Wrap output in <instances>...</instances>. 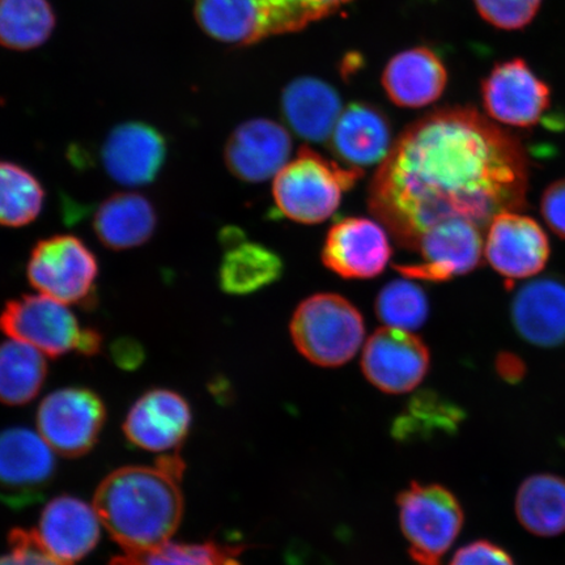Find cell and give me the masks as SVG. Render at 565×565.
Returning a JSON list of instances; mask_svg holds the SVG:
<instances>
[{"label":"cell","instance_id":"1","mask_svg":"<svg viewBox=\"0 0 565 565\" xmlns=\"http://www.w3.org/2000/svg\"><path fill=\"white\" fill-rule=\"evenodd\" d=\"M529 164L510 131L469 106L430 113L402 132L374 175L370 207L402 246L449 218L479 228L526 206Z\"/></svg>","mask_w":565,"mask_h":565},{"label":"cell","instance_id":"2","mask_svg":"<svg viewBox=\"0 0 565 565\" xmlns=\"http://www.w3.org/2000/svg\"><path fill=\"white\" fill-rule=\"evenodd\" d=\"M183 462L161 458L153 468L129 466L106 477L95 494V511L124 553L164 545L183 513Z\"/></svg>","mask_w":565,"mask_h":565},{"label":"cell","instance_id":"3","mask_svg":"<svg viewBox=\"0 0 565 565\" xmlns=\"http://www.w3.org/2000/svg\"><path fill=\"white\" fill-rule=\"evenodd\" d=\"M362 169L343 167L322 154L301 148L275 175L273 194L282 215L294 222L327 221L341 204L343 193L362 179Z\"/></svg>","mask_w":565,"mask_h":565},{"label":"cell","instance_id":"4","mask_svg":"<svg viewBox=\"0 0 565 565\" xmlns=\"http://www.w3.org/2000/svg\"><path fill=\"white\" fill-rule=\"evenodd\" d=\"M296 349L320 366H341L356 355L365 335L362 313L335 294L303 300L291 321Z\"/></svg>","mask_w":565,"mask_h":565},{"label":"cell","instance_id":"5","mask_svg":"<svg viewBox=\"0 0 565 565\" xmlns=\"http://www.w3.org/2000/svg\"><path fill=\"white\" fill-rule=\"evenodd\" d=\"M98 273L96 254L74 235L40 239L26 264V278L35 291L86 309L97 302Z\"/></svg>","mask_w":565,"mask_h":565},{"label":"cell","instance_id":"6","mask_svg":"<svg viewBox=\"0 0 565 565\" xmlns=\"http://www.w3.org/2000/svg\"><path fill=\"white\" fill-rule=\"evenodd\" d=\"M402 532L419 565H441L463 525V511L443 486L413 483L398 497Z\"/></svg>","mask_w":565,"mask_h":565},{"label":"cell","instance_id":"7","mask_svg":"<svg viewBox=\"0 0 565 565\" xmlns=\"http://www.w3.org/2000/svg\"><path fill=\"white\" fill-rule=\"evenodd\" d=\"M0 331L51 358L81 352L86 333L66 303L41 294L21 295L7 302L0 312Z\"/></svg>","mask_w":565,"mask_h":565},{"label":"cell","instance_id":"8","mask_svg":"<svg viewBox=\"0 0 565 565\" xmlns=\"http://www.w3.org/2000/svg\"><path fill=\"white\" fill-rule=\"evenodd\" d=\"M482 102L494 122L532 129L542 122L551 105V89L526 61L498 63L482 83Z\"/></svg>","mask_w":565,"mask_h":565},{"label":"cell","instance_id":"9","mask_svg":"<svg viewBox=\"0 0 565 565\" xmlns=\"http://www.w3.org/2000/svg\"><path fill=\"white\" fill-rule=\"evenodd\" d=\"M104 422L103 402L87 388L55 392L42 402L38 413L42 439L66 457H79L94 448Z\"/></svg>","mask_w":565,"mask_h":565},{"label":"cell","instance_id":"10","mask_svg":"<svg viewBox=\"0 0 565 565\" xmlns=\"http://www.w3.org/2000/svg\"><path fill=\"white\" fill-rule=\"evenodd\" d=\"M487 260L508 285L535 277L546 267L551 247L546 232L520 211H504L489 224Z\"/></svg>","mask_w":565,"mask_h":565},{"label":"cell","instance_id":"11","mask_svg":"<svg viewBox=\"0 0 565 565\" xmlns=\"http://www.w3.org/2000/svg\"><path fill=\"white\" fill-rule=\"evenodd\" d=\"M480 230L465 218L436 224L424 233L415 247L422 263L397 266V270L406 278L429 281H447L475 271L484 253Z\"/></svg>","mask_w":565,"mask_h":565},{"label":"cell","instance_id":"12","mask_svg":"<svg viewBox=\"0 0 565 565\" xmlns=\"http://www.w3.org/2000/svg\"><path fill=\"white\" fill-rule=\"evenodd\" d=\"M429 351L412 331L383 328L366 341L362 358L365 377L380 391L404 394L418 386L429 369Z\"/></svg>","mask_w":565,"mask_h":565},{"label":"cell","instance_id":"13","mask_svg":"<svg viewBox=\"0 0 565 565\" xmlns=\"http://www.w3.org/2000/svg\"><path fill=\"white\" fill-rule=\"evenodd\" d=\"M168 157V143L151 125L132 121L109 132L102 150L106 173L119 185L139 188L157 181Z\"/></svg>","mask_w":565,"mask_h":565},{"label":"cell","instance_id":"14","mask_svg":"<svg viewBox=\"0 0 565 565\" xmlns=\"http://www.w3.org/2000/svg\"><path fill=\"white\" fill-rule=\"evenodd\" d=\"M392 257L391 242L377 222L349 217L328 233L323 265L345 279H370L385 270Z\"/></svg>","mask_w":565,"mask_h":565},{"label":"cell","instance_id":"15","mask_svg":"<svg viewBox=\"0 0 565 565\" xmlns=\"http://www.w3.org/2000/svg\"><path fill=\"white\" fill-rule=\"evenodd\" d=\"M292 139L286 127L267 118L239 125L224 148L230 172L245 182L275 179L289 162Z\"/></svg>","mask_w":565,"mask_h":565},{"label":"cell","instance_id":"16","mask_svg":"<svg viewBox=\"0 0 565 565\" xmlns=\"http://www.w3.org/2000/svg\"><path fill=\"white\" fill-rule=\"evenodd\" d=\"M513 328L530 344L553 349L565 343V278L559 275L530 280L514 294Z\"/></svg>","mask_w":565,"mask_h":565},{"label":"cell","instance_id":"17","mask_svg":"<svg viewBox=\"0 0 565 565\" xmlns=\"http://www.w3.org/2000/svg\"><path fill=\"white\" fill-rule=\"evenodd\" d=\"M393 145L392 127L384 113L362 103L342 111L330 137L335 157L356 169L383 164Z\"/></svg>","mask_w":565,"mask_h":565},{"label":"cell","instance_id":"18","mask_svg":"<svg viewBox=\"0 0 565 565\" xmlns=\"http://www.w3.org/2000/svg\"><path fill=\"white\" fill-rule=\"evenodd\" d=\"M192 414L181 395L169 391H152L130 409L125 423L127 439L137 447L164 451L179 447L185 439Z\"/></svg>","mask_w":565,"mask_h":565},{"label":"cell","instance_id":"19","mask_svg":"<svg viewBox=\"0 0 565 565\" xmlns=\"http://www.w3.org/2000/svg\"><path fill=\"white\" fill-rule=\"evenodd\" d=\"M448 71L433 49L418 46L394 55L383 73V87L401 108L418 109L439 100Z\"/></svg>","mask_w":565,"mask_h":565},{"label":"cell","instance_id":"20","mask_svg":"<svg viewBox=\"0 0 565 565\" xmlns=\"http://www.w3.org/2000/svg\"><path fill=\"white\" fill-rule=\"evenodd\" d=\"M100 522L96 511L83 501L61 497L46 505L34 533L49 553L63 562L74 563L97 545Z\"/></svg>","mask_w":565,"mask_h":565},{"label":"cell","instance_id":"21","mask_svg":"<svg viewBox=\"0 0 565 565\" xmlns=\"http://www.w3.org/2000/svg\"><path fill=\"white\" fill-rule=\"evenodd\" d=\"M281 111L296 136L309 141L330 139L342 102L338 92L316 77H299L282 90Z\"/></svg>","mask_w":565,"mask_h":565},{"label":"cell","instance_id":"22","mask_svg":"<svg viewBox=\"0 0 565 565\" xmlns=\"http://www.w3.org/2000/svg\"><path fill=\"white\" fill-rule=\"evenodd\" d=\"M157 228V209L139 193H117L106 198L94 217L98 242L115 252L136 249L147 244Z\"/></svg>","mask_w":565,"mask_h":565},{"label":"cell","instance_id":"23","mask_svg":"<svg viewBox=\"0 0 565 565\" xmlns=\"http://www.w3.org/2000/svg\"><path fill=\"white\" fill-rule=\"evenodd\" d=\"M55 459L51 445L28 429L0 434V486L12 492L33 493L52 479Z\"/></svg>","mask_w":565,"mask_h":565},{"label":"cell","instance_id":"24","mask_svg":"<svg viewBox=\"0 0 565 565\" xmlns=\"http://www.w3.org/2000/svg\"><path fill=\"white\" fill-rule=\"evenodd\" d=\"M201 30L223 44L249 46L268 38L263 0H194Z\"/></svg>","mask_w":565,"mask_h":565},{"label":"cell","instance_id":"25","mask_svg":"<svg viewBox=\"0 0 565 565\" xmlns=\"http://www.w3.org/2000/svg\"><path fill=\"white\" fill-rule=\"evenodd\" d=\"M514 510L529 533L546 539L565 533V479L554 475L526 478L515 494Z\"/></svg>","mask_w":565,"mask_h":565},{"label":"cell","instance_id":"26","mask_svg":"<svg viewBox=\"0 0 565 565\" xmlns=\"http://www.w3.org/2000/svg\"><path fill=\"white\" fill-rule=\"evenodd\" d=\"M282 274V260L268 247L242 242L228 247L218 270L222 291L228 295H250L277 281Z\"/></svg>","mask_w":565,"mask_h":565},{"label":"cell","instance_id":"27","mask_svg":"<svg viewBox=\"0 0 565 565\" xmlns=\"http://www.w3.org/2000/svg\"><path fill=\"white\" fill-rule=\"evenodd\" d=\"M56 18L49 0H0V45L28 52L52 38Z\"/></svg>","mask_w":565,"mask_h":565},{"label":"cell","instance_id":"28","mask_svg":"<svg viewBox=\"0 0 565 565\" xmlns=\"http://www.w3.org/2000/svg\"><path fill=\"white\" fill-rule=\"evenodd\" d=\"M45 377L44 353L17 339L0 344V402L10 406L28 404L39 394Z\"/></svg>","mask_w":565,"mask_h":565},{"label":"cell","instance_id":"29","mask_svg":"<svg viewBox=\"0 0 565 565\" xmlns=\"http://www.w3.org/2000/svg\"><path fill=\"white\" fill-rule=\"evenodd\" d=\"M46 193L41 181L26 168L0 161V225L21 228L44 210Z\"/></svg>","mask_w":565,"mask_h":565},{"label":"cell","instance_id":"30","mask_svg":"<svg viewBox=\"0 0 565 565\" xmlns=\"http://www.w3.org/2000/svg\"><path fill=\"white\" fill-rule=\"evenodd\" d=\"M242 548L218 545L215 542L202 545H175L164 543L157 548L132 551L116 556L110 565H239L236 559Z\"/></svg>","mask_w":565,"mask_h":565},{"label":"cell","instance_id":"31","mask_svg":"<svg viewBox=\"0 0 565 565\" xmlns=\"http://www.w3.org/2000/svg\"><path fill=\"white\" fill-rule=\"evenodd\" d=\"M428 312L426 292L409 278L388 282L377 296L376 313L387 328L414 331L427 321Z\"/></svg>","mask_w":565,"mask_h":565},{"label":"cell","instance_id":"32","mask_svg":"<svg viewBox=\"0 0 565 565\" xmlns=\"http://www.w3.org/2000/svg\"><path fill=\"white\" fill-rule=\"evenodd\" d=\"M352 0H263L268 38L300 32L303 28L327 19Z\"/></svg>","mask_w":565,"mask_h":565},{"label":"cell","instance_id":"33","mask_svg":"<svg viewBox=\"0 0 565 565\" xmlns=\"http://www.w3.org/2000/svg\"><path fill=\"white\" fill-rule=\"evenodd\" d=\"M479 15L503 31H520L536 17L542 0H475Z\"/></svg>","mask_w":565,"mask_h":565},{"label":"cell","instance_id":"34","mask_svg":"<svg viewBox=\"0 0 565 565\" xmlns=\"http://www.w3.org/2000/svg\"><path fill=\"white\" fill-rule=\"evenodd\" d=\"M10 547L9 554L0 556V565H73L49 553L34 530H13L10 535Z\"/></svg>","mask_w":565,"mask_h":565},{"label":"cell","instance_id":"35","mask_svg":"<svg viewBox=\"0 0 565 565\" xmlns=\"http://www.w3.org/2000/svg\"><path fill=\"white\" fill-rule=\"evenodd\" d=\"M450 565H515L504 548L489 541H477L459 548Z\"/></svg>","mask_w":565,"mask_h":565},{"label":"cell","instance_id":"36","mask_svg":"<svg viewBox=\"0 0 565 565\" xmlns=\"http://www.w3.org/2000/svg\"><path fill=\"white\" fill-rule=\"evenodd\" d=\"M541 212L550 230L565 239V179L547 186L542 195Z\"/></svg>","mask_w":565,"mask_h":565},{"label":"cell","instance_id":"37","mask_svg":"<svg viewBox=\"0 0 565 565\" xmlns=\"http://www.w3.org/2000/svg\"><path fill=\"white\" fill-rule=\"evenodd\" d=\"M498 371L505 380L518 381L524 374V364L513 355H501L498 360Z\"/></svg>","mask_w":565,"mask_h":565},{"label":"cell","instance_id":"38","mask_svg":"<svg viewBox=\"0 0 565 565\" xmlns=\"http://www.w3.org/2000/svg\"><path fill=\"white\" fill-rule=\"evenodd\" d=\"M115 356L117 362L124 365H129L130 363L136 365L139 359H141L140 348L136 342L122 339L115 348Z\"/></svg>","mask_w":565,"mask_h":565}]
</instances>
